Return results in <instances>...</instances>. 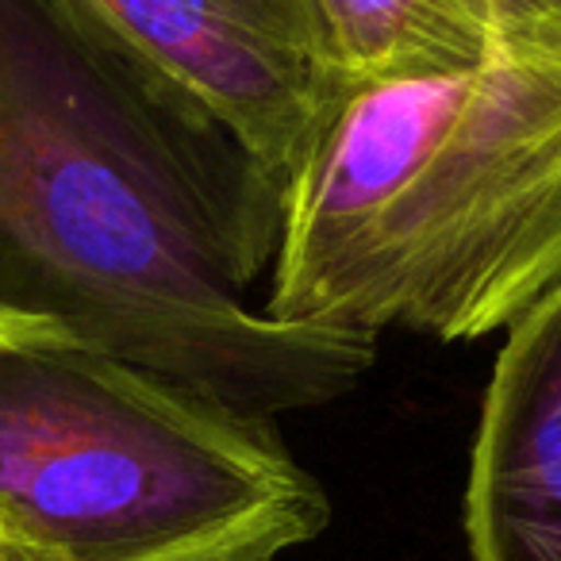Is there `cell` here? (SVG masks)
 Listing matches in <instances>:
<instances>
[{
	"label": "cell",
	"instance_id": "6da1fadb",
	"mask_svg": "<svg viewBox=\"0 0 561 561\" xmlns=\"http://www.w3.org/2000/svg\"><path fill=\"white\" fill-rule=\"evenodd\" d=\"M285 193L73 0H0V331L101 346L273 423L346 397L377 339L262 312Z\"/></svg>",
	"mask_w": 561,
	"mask_h": 561
},
{
	"label": "cell",
	"instance_id": "7a4b0ae2",
	"mask_svg": "<svg viewBox=\"0 0 561 561\" xmlns=\"http://www.w3.org/2000/svg\"><path fill=\"white\" fill-rule=\"evenodd\" d=\"M561 285V20L473 70L354 89L293 185L262 312L438 343L507 331Z\"/></svg>",
	"mask_w": 561,
	"mask_h": 561
},
{
	"label": "cell",
	"instance_id": "3957f363",
	"mask_svg": "<svg viewBox=\"0 0 561 561\" xmlns=\"http://www.w3.org/2000/svg\"><path fill=\"white\" fill-rule=\"evenodd\" d=\"M328 519L273 423L101 346L0 331V538L35 561H277Z\"/></svg>",
	"mask_w": 561,
	"mask_h": 561
},
{
	"label": "cell",
	"instance_id": "277c9868",
	"mask_svg": "<svg viewBox=\"0 0 561 561\" xmlns=\"http://www.w3.org/2000/svg\"><path fill=\"white\" fill-rule=\"evenodd\" d=\"M285 193L346 101L320 0H73Z\"/></svg>",
	"mask_w": 561,
	"mask_h": 561
},
{
	"label": "cell",
	"instance_id": "5b68a950",
	"mask_svg": "<svg viewBox=\"0 0 561 561\" xmlns=\"http://www.w3.org/2000/svg\"><path fill=\"white\" fill-rule=\"evenodd\" d=\"M473 561H561V285L504 331L466 489Z\"/></svg>",
	"mask_w": 561,
	"mask_h": 561
},
{
	"label": "cell",
	"instance_id": "8992f818",
	"mask_svg": "<svg viewBox=\"0 0 561 561\" xmlns=\"http://www.w3.org/2000/svg\"><path fill=\"white\" fill-rule=\"evenodd\" d=\"M320 12L346 93L473 70L527 27L515 0H320Z\"/></svg>",
	"mask_w": 561,
	"mask_h": 561
},
{
	"label": "cell",
	"instance_id": "52a82bcc",
	"mask_svg": "<svg viewBox=\"0 0 561 561\" xmlns=\"http://www.w3.org/2000/svg\"><path fill=\"white\" fill-rule=\"evenodd\" d=\"M515 9L527 24H542V20H561V0H515Z\"/></svg>",
	"mask_w": 561,
	"mask_h": 561
},
{
	"label": "cell",
	"instance_id": "ba28073f",
	"mask_svg": "<svg viewBox=\"0 0 561 561\" xmlns=\"http://www.w3.org/2000/svg\"><path fill=\"white\" fill-rule=\"evenodd\" d=\"M0 561H35L27 550H20V546H12L9 538H0Z\"/></svg>",
	"mask_w": 561,
	"mask_h": 561
}]
</instances>
